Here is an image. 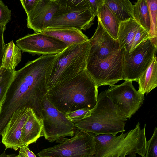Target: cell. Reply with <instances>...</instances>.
<instances>
[{"mask_svg":"<svg viewBox=\"0 0 157 157\" xmlns=\"http://www.w3.org/2000/svg\"><path fill=\"white\" fill-rule=\"evenodd\" d=\"M106 90L98 95L97 101L88 117L74 123L75 128L95 136L110 134L116 135L125 131L128 120L107 96Z\"/></svg>","mask_w":157,"mask_h":157,"instance_id":"cell-4","label":"cell"},{"mask_svg":"<svg viewBox=\"0 0 157 157\" xmlns=\"http://www.w3.org/2000/svg\"><path fill=\"white\" fill-rule=\"evenodd\" d=\"M19 157H36L29 148L28 146H23L19 148Z\"/></svg>","mask_w":157,"mask_h":157,"instance_id":"cell-33","label":"cell"},{"mask_svg":"<svg viewBox=\"0 0 157 157\" xmlns=\"http://www.w3.org/2000/svg\"><path fill=\"white\" fill-rule=\"evenodd\" d=\"M124 51V48L120 49L106 59L86 66V71L98 88L102 86L114 85L123 80Z\"/></svg>","mask_w":157,"mask_h":157,"instance_id":"cell-8","label":"cell"},{"mask_svg":"<svg viewBox=\"0 0 157 157\" xmlns=\"http://www.w3.org/2000/svg\"><path fill=\"white\" fill-rule=\"evenodd\" d=\"M88 8L93 14L97 16L98 10L104 3V0H86Z\"/></svg>","mask_w":157,"mask_h":157,"instance_id":"cell-30","label":"cell"},{"mask_svg":"<svg viewBox=\"0 0 157 157\" xmlns=\"http://www.w3.org/2000/svg\"><path fill=\"white\" fill-rule=\"evenodd\" d=\"M98 20L95 32L89 39L90 48L86 66L96 64L120 49L117 41L109 34L99 21Z\"/></svg>","mask_w":157,"mask_h":157,"instance_id":"cell-12","label":"cell"},{"mask_svg":"<svg viewBox=\"0 0 157 157\" xmlns=\"http://www.w3.org/2000/svg\"><path fill=\"white\" fill-rule=\"evenodd\" d=\"M11 18V11L0 0V25H6Z\"/></svg>","mask_w":157,"mask_h":157,"instance_id":"cell-29","label":"cell"},{"mask_svg":"<svg viewBox=\"0 0 157 157\" xmlns=\"http://www.w3.org/2000/svg\"><path fill=\"white\" fill-rule=\"evenodd\" d=\"M14 71L3 68H0V75L2 77L0 81V107L11 83Z\"/></svg>","mask_w":157,"mask_h":157,"instance_id":"cell-25","label":"cell"},{"mask_svg":"<svg viewBox=\"0 0 157 157\" xmlns=\"http://www.w3.org/2000/svg\"><path fill=\"white\" fill-rule=\"evenodd\" d=\"M38 0H20V1L26 12L27 15L33 9Z\"/></svg>","mask_w":157,"mask_h":157,"instance_id":"cell-32","label":"cell"},{"mask_svg":"<svg viewBox=\"0 0 157 157\" xmlns=\"http://www.w3.org/2000/svg\"><path fill=\"white\" fill-rule=\"evenodd\" d=\"M97 16L107 32L117 40L120 22L104 2L99 8Z\"/></svg>","mask_w":157,"mask_h":157,"instance_id":"cell-19","label":"cell"},{"mask_svg":"<svg viewBox=\"0 0 157 157\" xmlns=\"http://www.w3.org/2000/svg\"><path fill=\"white\" fill-rule=\"evenodd\" d=\"M42 125L41 121L31 109L30 113L22 129L21 136L22 147L35 143L41 137Z\"/></svg>","mask_w":157,"mask_h":157,"instance_id":"cell-17","label":"cell"},{"mask_svg":"<svg viewBox=\"0 0 157 157\" xmlns=\"http://www.w3.org/2000/svg\"><path fill=\"white\" fill-rule=\"evenodd\" d=\"M42 115L41 135L46 140L53 142L74 136L76 129L74 123L66 117L65 113L56 109L46 95L44 98Z\"/></svg>","mask_w":157,"mask_h":157,"instance_id":"cell-7","label":"cell"},{"mask_svg":"<svg viewBox=\"0 0 157 157\" xmlns=\"http://www.w3.org/2000/svg\"><path fill=\"white\" fill-rule=\"evenodd\" d=\"M104 2L120 22L130 18L134 19L133 5L129 0H104Z\"/></svg>","mask_w":157,"mask_h":157,"instance_id":"cell-21","label":"cell"},{"mask_svg":"<svg viewBox=\"0 0 157 157\" xmlns=\"http://www.w3.org/2000/svg\"><path fill=\"white\" fill-rule=\"evenodd\" d=\"M41 32L56 38L64 43L67 47L89 40L82 31L73 28H48L44 29Z\"/></svg>","mask_w":157,"mask_h":157,"instance_id":"cell-16","label":"cell"},{"mask_svg":"<svg viewBox=\"0 0 157 157\" xmlns=\"http://www.w3.org/2000/svg\"><path fill=\"white\" fill-rule=\"evenodd\" d=\"M144 157H157V128L156 127L154 129L151 137L147 142Z\"/></svg>","mask_w":157,"mask_h":157,"instance_id":"cell-26","label":"cell"},{"mask_svg":"<svg viewBox=\"0 0 157 157\" xmlns=\"http://www.w3.org/2000/svg\"><path fill=\"white\" fill-rule=\"evenodd\" d=\"M146 124L141 128L140 123L128 132L119 136L110 134L95 136V151L94 157H144L147 142Z\"/></svg>","mask_w":157,"mask_h":157,"instance_id":"cell-3","label":"cell"},{"mask_svg":"<svg viewBox=\"0 0 157 157\" xmlns=\"http://www.w3.org/2000/svg\"><path fill=\"white\" fill-rule=\"evenodd\" d=\"M141 26L134 19L130 18L120 22L117 39L120 49L124 48L129 52L133 38Z\"/></svg>","mask_w":157,"mask_h":157,"instance_id":"cell-18","label":"cell"},{"mask_svg":"<svg viewBox=\"0 0 157 157\" xmlns=\"http://www.w3.org/2000/svg\"><path fill=\"white\" fill-rule=\"evenodd\" d=\"M157 48L149 38L139 44L131 52L124 51L123 80L138 82L156 57Z\"/></svg>","mask_w":157,"mask_h":157,"instance_id":"cell-9","label":"cell"},{"mask_svg":"<svg viewBox=\"0 0 157 157\" xmlns=\"http://www.w3.org/2000/svg\"><path fill=\"white\" fill-rule=\"evenodd\" d=\"M149 11L150 29L148 32L149 39L151 42L157 48V0H146Z\"/></svg>","mask_w":157,"mask_h":157,"instance_id":"cell-24","label":"cell"},{"mask_svg":"<svg viewBox=\"0 0 157 157\" xmlns=\"http://www.w3.org/2000/svg\"><path fill=\"white\" fill-rule=\"evenodd\" d=\"M91 110L88 109H82L65 113L66 117L73 123L82 120L89 117Z\"/></svg>","mask_w":157,"mask_h":157,"instance_id":"cell-27","label":"cell"},{"mask_svg":"<svg viewBox=\"0 0 157 157\" xmlns=\"http://www.w3.org/2000/svg\"><path fill=\"white\" fill-rule=\"evenodd\" d=\"M58 0H38L33 9L27 15V26L35 33L47 28L53 17L59 9Z\"/></svg>","mask_w":157,"mask_h":157,"instance_id":"cell-15","label":"cell"},{"mask_svg":"<svg viewBox=\"0 0 157 157\" xmlns=\"http://www.w3.org/2000/svg\"><path fill=\"white\" fill-rule=\"evenodd\" d=\"M2 77L1 75H0V81H1V79Z\"/></svg>","mask_w":157,"mask_h":157,"instance_id":"cell-35","label":"cell"},{"mask_svg":"<svg viewBox=\"0 0 157 157\" xmlns=\"http://www.w3.org/2000/svg\"><path fill=\"white\" fill-rule=\"evenodd\" d=\"M30 110L28 107L20 108L11 117L1 135L2 142L6 149L17 151L22 147L21 140V132Z\"/></svg>","mask_w":157,"mask_h":157,"instance_id":"cell-14","label":"cell"},{"mask_svg":"<svg viewBox=\"0 0 157 157\" xmlns=\"http://www.w3.org/2000/svg\"><path fill=\"white\" fill-rule=\"evenodd\" d=\"M95 17L89 8L72 9L60 6L47 28H73L85 30L91 26Z\"/></svg>","mask_w":157,"mask_h":157,"instance_id":"cell-13","label":"cell"},{"mask_svg":"<svg viewBox=\"0 0 157 157\" xmlns=\"http://www.w3.org/2000/svg\"><path fill=\"white\" fill-rule=\"evenodd\" d=\"M107 96L127 119H130L140 107L145 99L144 94L136 90L132 81L125 80L122 83L109 86Z\"/></svg>","mask_w":157,"mask_h":157,"instance_id":"cell-10","label":"cell"},{"mask_svg":"<svg viewBox=\"0 0 157 157\" xmlns=\"http://www.w3.org/2000/svg\"><path fill=\"white\" fill-rule=\"evenodd\" d=\"M90 40L67 46L55 55L47 81L48 90L75 77L86 69Z\"/></svg>","mask_w":157,"mask_h":157,"instance_id":"cell-5","label":"cell"},{"mask_svg":"<svg viewBox=\"0 0 157 157\" xmlns=\"http://www.w3.org/2000/svg\"><path fill=\"white\" fill-rule=\"evenodd\" d=\"M149 38L148 32L141 26L137 31L133 38L130 50L128 52H131L141 43Z\"/></svg>","mask_w":157,"mask_h":157,"instance_id":"cell-28","label":"cell"},{"mask_svg":"<svg viewBox=\"0 0 157 157\" xmlns=\"http://www.w3.org/2000/svg\"><path fill=\"white\" fill-rule=\"evenodd\" d=\"M98 88L86 70L73 78L51 88L46 96L59 110L66 113L95 105Z\"/></svg>","mask_w":157,"mask_h":157,"instance_id":"cell-2","label":"cell"},{"mask_svg":"<svg viewBox=\"0 0 157 157\" xmlns=\"http://www.w3.org/2000/svg\"><path fill=\"white\" fill-rule=\"evenodd\" d=\"M138 83V91L147 95L157 86V61L156 57L154 59L147 69L140 76Z\"/></svg>","mask_w":157,"mask_h":157,"instance_id":"cell-20","label":"cell"},{"mask_svg":"<svg viewBox=\"0 0 157 157\" xmlns=\"http://www.w3.org/2000/svg\"><path fill=\"white\" fill-rule=\"evenodd\" d=\"M55 55H42L15 71L0 107V135L13 113L21 108L32 109L41 121L43 100L48 91L47 81Z\"/></svg>","mask_w":157,"mask_h":157,"instance_id":"cell-1","label":"cell"},{"mask_svg":"<svg viewBox=\"0 0 157 157\" xmlns=\"http://www.w3.org/2000/svg\"><path fill=\"white\" fill-rule=\"evenodd\" d=\"M16 44L23 52L33 55H56L67 47L61 40L42 32L28 34L17 40Z\"/></svg>","mask_w":157,"mask_h":157,"instance_id":"cell-11","label":"cell"},{"mask_svg":"<svg viewBox=\"0 0 157 157\" xmlns=\"http://www.w3.org/2000/svg\"><path fill=\"white\" fill-rule=\"evenodd\" d=\"M20 48L13 40L5 44L2 65L1 67L15 71V68L21 60Z\"/></svg>","mask_w":157,"mask_h":157,"instance_id":"cell-22","label":"cell"},{"mask_svg":"<svg viewBox=\"0 0 157 157\" xmlns=\"http://www.w3.org/2000/svg\"><path fill=\"white\" fill-rule=\"evenodd\" d=\"M95 136L76 128L71 138L56 141L58 144L43 149L36 154L39 157H94Z\"/></svg>","mask_w":157,"mask_h":157,"instance_id":"cell-6","label":"cell"},{"mask_svg":"<svg viewBox=\"0 0 157 157\" xmlns=\"http://www.w3.org/2000/svg\"><path fill=\"white\" fill-rule=\"evenodd\" d=\"M6 25H0V68L2 67L4 54L5 44L4 40V33Z\"/></svg>","mask_w":157,"mask_h":157,"instance_id":"cell-31","label":"cell"},{"mask_svg":"<svg viewBox=\"0 0 157 157\" xmlns=\"http://www.w3.org/2000/svg\"><path fill=\"white\" fill-rule=\"evenodd\" d=\"M0 157H19L18 155H7L6 154L5 151L0 155Z\"/></svg>","mask_w":157,"mask_h":157,"instance_id":"cell-34","label":"cell"},{"mask_svg":"<svg viewBox=\"0 0 157 157\" xmlns=\"http://www.w3.org/2000/svg\"><path fill=\"white\" fill-rule=\"evenodd\" d=\"M134 19L148 33L150 29L149 9L146 0H138L133 5Z\"/></svg>","mask_w":157,"mask_h":157,"instance_id":"cell-23","label":"cell"}]
</instances>
